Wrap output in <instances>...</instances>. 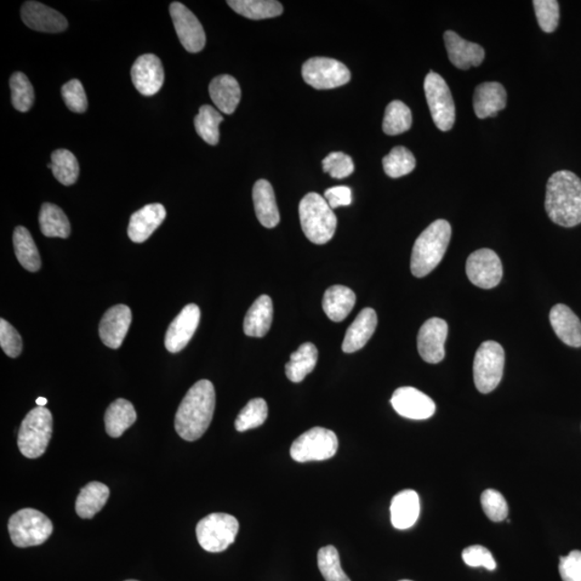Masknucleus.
Masks as SVG:
<instances>
[{
	"mask_svg": "<svg viewBox=\"0 0 581 581\" xmlns=\"http://www.w3.org/2000/svg\"><path fill=\"white\" fill-rule=\"evenodd\" d=\"M215 391L212 381L199 380L187 391L175 419V429L182 440L195 442L208 430L214 418Z\"/></svg>",
	"mask_w": 581,
	"mask_h": 581,
	"instance_id": "f257e3e1",
	"label": "nucleus"
},
{
	"mask_svg": "<svg viewBox=\"0 0 581 581\" xmlns=\"http://www.w3.org/2000/svg\"><path fill=\"white\" fill-rule=\"evenodd\" d=\"M545 208L554 224L574 227L581 224V180L568 170L552 175L547 184Z\"/></svg>",
	"mask_w": 581,
	"mask_h": 581,
	"instance_id": "f03ea898",
	"label": "nucleus"
},
{
	"mask_svg": "<svg viewBox=\"0 0 581 581\" xmlns=\"http://www.w3.org/2000/svg\"><path fill=\"white\" fill-rule=\"evenodd\" d=\"M452 238V226L446 220H436L421 233L414 244L410 270L417 278L434 271L445 255Z\"/></svg>",
	"mask_w": 581,
	"mask_h": 581,
	"instance_id": "7ed1b4c3",
	"label": "nucleus"
},
{
	"mask_svg": "<svg viewBox=\"0 0 581 581\" xmlns=\"http://www.w3.org/2000/svg\"><path fill=\"white\" fill-rule=\"evenodd\" d=\"M299 212L301 229L311 243L324 244L333 238L338 218L320 194H307L300 201Z\"/></svg>",
	"mask_w": 581,
	"mask_h": 581,
	"instance_id": "20e7f679",
	"label": "nucleus"
},
{
	"mask_svg": "<svg viewBox=\"0 0 581 581\" xmlns=\"http://www.w3.org/2000/svg\"><path fill=\"white\" fill-rule=\"evenodd\" d=\"M53 432V417L50 410L36 407L26 414L19 431L18 446L28 459L42 457L49 446Z\"/></svg>",
	"mask_w": 581,
	"mask_h": 581,
	"instance_id": "39448f33",
	"label": "nucleus"
},
{
	"mask_svg": "<svg viewBox=\"0 0 581 581\" xmlns=\"http://www.w3.org/2000/svg\"><path fill=\"white\" fill-rule=\"evenodd\" d=\"M8 529L14 545L27 548L47 542L53 532V524L43 512L24 509L11 516Z\"/></svg>",
	"mask_w": 581,
	"mask_h": 581,
	"instance_id": "423d86ee",
	"label": "nucleus"
},
{
	"mask_svg": "<svg viewBox=\"0 0 581 581\" xmlns=\"http://www.w3.org/2000/svg\"><path fill=\"white\" fill-rule=\"evenodd\" d=\"M239 522L227 514H212L197 523L196 538L199 545L208 552H222L235 542Z\"/></svg>",
	"mask_w": 581,
	"mask_h": 581,
	"instance_id": "0eeeda50",
	"label": "nucleus"
},
{
	"mask_svg": "<svg viewBox=\"0 0 581 581\" xmlns=\"http://www.w3.org/2000/svg\"><path fill=\"white\" fill-rule=\"evenodd\" d=\"M505 352L497 341L488 340L478 348L474 360V381L477 390L487 395L497 389L502 380Z\"/></svg>",
	"mask_w": 581,
	"mask_h": 581,
	"instance_id": "6e6552de",
	"label": "nucleus"
},
{
	"mask_svg": "<svg viewBox=\"0 0 581 581\" xmlns=\"http://www.w3.org/2000/svg\"><path fill=\"white\" fill-rule=\"evenodd\" d=\"M338 449V440L335 433L317 426L296 438L290 453L296 462L304 463L333 458Z\"/></svg>",
	"mask_w": 581,
	"mask_h": 581,
	"instance_id": "1a4fd4ad",
	"label": "nucleus"
},
{
	"mask_svg": "<svg viewBox=\"0 0 581 581\" xmlns=\"http://www.w3.org/2000/svg\"><path fill=\"white\" fill-rule=\"evenodd\" d=\"M424 92L436 128L448 132L455 122V105L447 82L431 71L424 80Z\"/></svg>",
	"mask_w": 581,
	"mask_h": 581,
	"instance_id": "9d476101",
	"label": "nucleus"
},
{
	"mask_svg": "<svg viewBox=\"0 0 581 581\" xmlns=\"http://www.w3.org/2000/svg\"><path fill=\"white\" fill-rule=\"evenodd\" d=\"M304 81L317 90H330L350 81L351 73L343 62L328 58H313L301 68Z\"/></svg>",
	"mask_w": 581,
	"mask_h": 581,
	"instance_id": "9b49d317",
	"label": "nucleus"
},
{
	"mask_svg": "<svg viewBox=\"0 0 581 581\" xmlns=\"http://www.w3.org/2000/svg\"><path fill=\"white\" fill-rule=\"evenodd\" d=\"M466 273L474 286L493 289L502 281V262L491 249L477 250L467 259Z\"/></svg>",
	"mask_w": 581,
	"mask_h": 581,
	"instance_id": "f8f14e48",
	"label": "nucleus"
},
{
	"mask_svg": "<svg viewBox=\"0 0 581 581\" xmlns=\"http://www.w3.org/2000/svg\"><path fill=\"white\" fill-rule=\"evenodd\" d=\"M169 11L176 35L184 48L191 53L201 52L206 44V35L195 14L178 2L170 5Z\"/></svg>",
	"mask_w": 581,
	"mask_h": 581,
	"instance_id": "ddd939ff",
	"label": "nucleus"
},
{
	"mask_svg": "<svg viewBox=\"0 0 581 581\" xmlns=\"http://www.w3.org/2000/svg\"><path fill=\"white\" fill-rule=\"evenodd\" d=\"M391 404L395 412L412 420L430 419L436 405L430 396L413 386H402L393 393Z\"/></svg>",
	"mask_w": 581,
	"mask_h": 581,
	"instance_id": "4468645a",
	"label": "nucleus"
},
{
	"mask_svg": "<svg viewBox=\"0 0 581 581\" xmlns=\"http://www.w3.org/2000/svg\"><path fill=\"white\" fill-rule=\"evenodd\" d=\"M448 324L441 318H431L421 327L418 334V351L421 357L430 364L440 363L445 358V343Z\"/></svg>",
	"mask_w": 581,
	"mask_h": 581,
	"instance_id": "2eb2a0df",
	"label": "nucleus"
},
{
	"mask_svg": "<svg viewBox=\"0 0 581 581\" xmlns=\"http://www.w3.org/2000/svg\"><path fill=\"white\" fill-rule=\"evenodd\" d=\"M199 321H201L199 307L195 304L186 305L170 323L165 336L167 349L172 353L184 350L195 334Z\"/></svg>",
	"mask_w": 581,
	"mask_h": 581,
	"instance_id": "dca6fc26",
	"label": "nucleus"
},
{
	"mask_svg": "<svg viewBox=\"0 0 581 581\" xmlns=\"http://www.w3.org/2000/svg\"><path fill=\"white\" fill-rule=\"evenodd\" d=\"M132 318V310L127 305L113 306L105 312L100 324V338L108 348L119 349L122 346Z\"/></svg>",
	"mask_w": 581,
	"mask_h": 581,
	"instance_id": "f3484780",
	"label": "nucleus"
},
{
	"mask_svg": "<svg viewBox=\"0 0 581 581\" xmlns=\"http://www.w3.org/2000/svg\"><path fill=\"white\" fill-rule=\"evenodd\" d=\"M130 73L135 88L142 95H155L163 87L164 68L161 60L155 54L139 56L134 62Z\"/></svg>",
	"mask_w": 581,
	"mask_h": 581,
	"instance_id": "a211bd4d",
	"label": "nucleus"
},
{
	"mask_svg": "<svg viewBox=\"0 0 581 581\" xmlns=\"http://www.w3.org/2000/svg\"><path fill=\"white\" fill-rule=\"evenodd\" d=\"M21 16L26 26L37 32L56 33L66 31L68 27L64 15L38 2L23 5Z\"/></svg>",
	"mask_w": 581,
	"mask_h": 581,
	"instance_id": "6ab92c4d",
	"label": "nucleus"
},
{
	"mask_svg": "<svg viewBox=\"0 0 581 581\" xmlns=\"http://www.w3.org/2000/svg\"><path fill=\"white\" fill-rule=\"evenodd\" d=\"M443 40L450 62L459 70L467 71L471 67L480 66L483 62L484 50L481 45L467 42L452 31H447Z\"/></svg>",
	"mask_w": 581,
	"mask_h": 581,
	"instance_id": "aec40b11",
	"label": "nucleus"
},
{
	"mask_svg": "<svg viewBox=\"0 0 581 581\" xmlns=\"http://www.w3.org/2000/svg\"><path fill=\"white\" fill-rule=\"evenodd\" d=\"M167 218V209L161 204L147 205L130 216L129 237L136 243H145Z\"/></svg>",
	"mask_w": 581,
	"mask_h": 581,
	"instance_id": "412c9836",
	"label": "nucleus"
},
{
	"mask_svg": "<svg viewBox=\"0 0 581 581\" xmlns=\"http://www.w3.org/2000/svg\"><path fill=\"white\" fill-rule=\"evenodd\" d=\"M552 329L564 344L579 348L581 347V322L567 305L552 307L549 315Z\"/></svg>",
	"mask_w": 581,
	"mask_h": 581,
	"instance_id": "4be33fe9",
	"label": "nucleus"
},
{
	"mask_svg": "<svg viewBox=\"0 0 581 581\" xmlns=\"http://www.w3.org/2000/svg\"><path fill=\"white\" fill-rule=\"evenodd\" d=\"M377 313L372 309H364L347 329L343 351L353 353L361 350L367 344V341L372 338L376 328H377Z\"/></svg>",
	"mask_w": 581,
	"mask_h": 581,
	"instance_id": "5701e85b",
	"label": "nucleus"
},
{
	"mask_svg": "<svg viewBox=\"0 0 581 581\" xmlns=\"http://www.w3.org/2000/svg\"><path fill=\"white\" fill-rule=\"evenodd\" d=\"M507 104V93L502 84L486 82L478 87L474 93V110L480 119L497 116Z\"/></svg>",
	"mask_w": 581,
	"mask_h": 581,
	"instance_id": "b1692460",
	"label": "nucleus"
},
{
	"mask_svg": "<svg viewBox=\"0 0 581 581\" xmlns=\"http://www.w3.org/2000/svg\"><path fill=\"white\" fill-rule=\"evenodd\" d=\"M253 204L260 224L266 229H273L281 222L275 192L269 181L261 179L253 186Z\"/></svg>",
	"mask_w": 581,
	"mask_h": 581,
	"instance_id": "393cba45",
	"label": "nucleus"
},
{
	"mask_svg": "<svg viewBox=\"0 0 581 581\" xmlns=\"http://www.w3.org/2000/svg\"><path fill=\"white\" fill-rule=\"evenodd\" d=\"M391 522L397 529H407L414 526L420 515V499L414 490H404L397 493L391 502Z\"/></svg>",
	"mask_w": 581,
	"mask_h": 581,
	"instance_id": "a878e982",
	"label": "nucleus"
},
{
	"mask_svg": "<svg viewBox=\"0 0 581 581\" xmlns=\"http://www.w3.org/2000/svg\"><path fill=\"white\" fill-rule=\"evenodd\" d=\"M273 317L272 301L269 295H262L254 301L244 317L243 332L250 338H264L270 332Z\"/></svg>",
	"mask_w": 581,
	"mask_h": 581,
	"instance_id": "bb28decb",
	"label": "nucleus"
},
{
	"mask_svg": "<svg viewBox=\"0 0 581 581\" xmlns=\"http://www.w3.org/2000/svg\"><path fill=\"white\" fill-rule=\"evenodd\" d=\"M214 104L225 115H232L241 101L242 90L237 80L229 75L215 77L209 85Z\"/></svg>",
	"mask_w": 581,
	"mask_h": 581,
	"instance_id": "cd10ccee",
	"label": "nucleus"
},
{
	"mask_svg": "<svg viewBox=\"0 0 581 581\" xmlns=\"http://www.w3.org/2000/svg\"><path fill=\"white\" fill-rule=\"evenodd\" d=\"M357 301L355 292L344 286H333L327 290L323 296V310L329 320L333 322L344 321L352 311Z\"/></svg>",
	"mask_w": 581,
	"mask_h": 581,
	"instance_id": "c85d7f7f",
	"label": "nucleus"
},
{
	"mask_svg": "<svg viewBox=\"0 0 581 581\" xmlns=\"http://www.w3.org/2000/svg\"><path fill=\"white\" fill-rule=\"evenodd\" d=\"M110 490L106 484L92 481L80 491L76 500V512L82 519H92L110 499Z\"/></svg>",
	"mask_w": 581,
	"mask_h": 581,
	"instance_id": "c756f323",
	"label": "nucleus"
},
{
	"mask_svg": "<svg viewBox=\"0 0 581 581\" xmlns=\"http://www.w3.org/2000/svg\"><path fill=\"white\" fill-rule=\"evenodd\" d=\"M137 414L133 404L124 398L113 402L105 414L107 434L119 438L136 423Z\"/></svg>",
	"mask_w": 581,
	"mask_h": 581,
	"instance_id": "7c9ffc66",
	"label": "nucleus"
},
{
	"mask_svg": "<svg viewBox=\"0 0 581 581\" xmlns=\"http://www.w3.org/2000/svg\"><path fill=\"white\" fill-rule=\"evenodd\" d=\"M318 362L317 347L305 343L292 353L286 366V374L290 381L300 384L315 369Z\"/></svg>",
	"mask_w": 581,
	"mask_h": 581,
	"instance_id": "2f4dec72",
	"label": "nucleus"
},
{
	"mask_svg": "<svg viewBox=\"0 0 581 581\" xmlns=\"http://www.w3.org/2000/svg\"><path fill=\"white\" fill-rule=\"evenodd\" d=\"M227 5L250 20L276 18L283 13L282 5L275 0H230Z\"/></svg>",
	"mask_w": 581,
	"mask_h": 581,
	"instance_id": "473e14b6",
	"label": "nucleus"
},
{
	"mask_svg": "<svg viewBox=\"0 0 581 581\" xmlns=\"http://www.w3.org/2000/svg\"><path fill=\"white\" fill-rule=\"evenodd\" d=\"M40 230L44 236L68 238L71 227L64 212L56 205L45 203L39 214Z\"/></svg>",
	"mask_w": 581,
	"mask_h": 581,
	"instance_id": "72a5a7b5",
	"label": "nucleus"
},
{
	"mask_svg": "<svg viewBox=\"0 0 581 581\" xmlns=\"http://www.w3.org/2000/svg\"><path fill=\"white\" fill-rule=\"evenodd\" d=\"M16 259L28 271L35 272L42 267L39 252L31 233L24 226H18L14 233Z\"/></svg>",
	"mask_w": 581,
	"mask_h": 581,
	"instance_id": "f704fd0d",
	"label": "nucleus"
},
{
	"mask_svg": "<svg viewBox=\"0 0 581 581\" xmlns=\"http://www.w3.org/2000/svg\"><path fill=\"white\" fill-rule=\"evenodd\" d=\"M48 167L52 170L56 180L66 186L76 184L80 167L73 153L66 149L56 150L51 156V163Z\"/></svg>",
	"mask_w": 581,
	"mask_h": 581,
	"instance_id": "c9c22d12",
	"label": "nucleus"
},
{
	"mask_svg": "<svg viewBox=\"0 0 581 581\" xmlns=\"http://www.w3.org/2000/svg\"><path fill=\"white\" fill-rule=\"evenodd\" d=\"M224 117L219 111L209 105L199 108L198 115L194 119V125L199 137L208 145H218L220 139V124Z\"/></svg>",
	"mask_w": 581,
	"mask_h": 581,
	"instance_id": "e433bc0d",
	"label": "nucleus"
},
{
	"mask_svg": "<svg viewBox=\"0 0 581 581\" xmlns=\"http://www.w3.org/2000/svg\"><path fill=\"white\" fill-rule=\"evenodd\" d=\"M413 125V115L403 101L395 100L387 105L383 129L389 136H396L407 132Z\"/></svg>",
	"mask_w": 581,
	"mask_h": 581,
	"instance_id": "4c0bfd02",
	"label": "nucleus"
},
{
	"mask_svg": "<svg viewBox=\"0 0 581 581\" xmlns=\"http://www.w3.org/2000/svg\"><path fill=\"white\" fill-rule=\"evenodd\" d=\"M383 164L385 173L396 179L414 172L415 158L407 148L395 147L384 157Z\"/></svg>",
	"mask_w": 581,
	"mask_h": 581,
	"instance_id": "58836bf2",
	"label": "nucleus"
},
{
	"mask_svg": "<svg viewBox=\"0 0 581 581\" xmlns=\"http://www.w3.org/2000/svg\"><path fill=\"white\" fill-rule=\"evenodd\" d=\"M269 415V406L263 398H253L243 407L235 421L238 432H246L256 429L265 424Z\"/></svg>",
	"mask_w": 581,
	"mask_h": 581,
	"instance_id": "ea45409f",
	"label": "nucleus"
},
{
	"mask_svg": "<svg viewBox=\"0 0 581 581\" xmlns=\"http://www.w3.org/2000/svg\"><path fill=\"white\" fill-rule=\"evenodd\" d=\"M11 100L16 110L27 112L31 110L35 93L33 85L23 72H14L10 78Z\"/></svg>",
	"mask_w": 581,
	"mask_h": 581,
	"instance_id": "a19ab883",
	"label": "nucleus"
},
{
	"mask_svg": "<svg viewBox=\"0 0 581 581\" xmlns=\"http://www.w3.org/2000/svg\"><path fill=\"white\" fill-rule=\"evenodd\" d=\"M318 567L327 581H351L341 568L339 554L334 546L323 547L319 550Z\"/></svg>",
	"mask_w": 581,
	"mask_h": 581,
	"instance_id": "79ce46f5",
	"label": "nucleus"
},
{
	"mask_svg": "<svg viewBox=\"0 0 581 581\" xmlns=\"http://www.w3.org/2000/svg\"><path fill=\"white\" fill-rule=\"evenodd\" d=\"M538 25L545 33H554L559 25L560 7L556 0H534Z\"/></svg>",
	"mask_w": 581,
	"mask_h": 581,
	"instance_id": "37998d69",
	"label": "nucleus"
},
{
	"mask_svg": "<svg viewBox=\"0 0 581 581\" xmlns=\"http://www.w3.org/2000/svg\"><path fill=\"white\" fill-rule=\"evenodd\" d=\"M481 506L484 514L493 522H500L509 516V505L503 494L497 490L488 489L481 494Z\"/></svg>",
	"mask_w": 581,
	"mask_h": 581,
	"instance_id": "c03bdc74",
	"label": "nucleus"
},
{
	"mask_svg": "<svg viewBox=\"0 0 581 581\" xmlns=\"http://www.w3.org/2000/svg\"><path fill=\"white\" fill-rule=\"evenodd\" d=\"M62 99L65 104L72 112L83 113L88 110V97L81 82L77 79L71 80L70 82L62 85Z\"/></svg>",
	"mask_w": 581,
	"mask_h": 581,
	"instance_id": "a18cd8bd",
	"label": "nucleus"
},
{
	"mask_svg": "<svg viewBox=\"0 0 581 581\" xmlns=\"http://www.w3.org/2000/svg\"><path fill=\"white\" fill-rule=\"evenodd\" d=\"M323 170L332 178L344 179L355 172V164L349 156L343 152L330 153L323 159Z\"/></svg>",
	"mask_w": 581,
	"mask_h": 581,
	"instance_id": "49530a36",
	"label": "nucleus"
},
{
	"mask_svg": "<svg viewBox=\"0 0 581 581\" xmlns=\"http://www.w3.org/2000/svg\"><path fill=\"white\" fill-rule=\"evenodd\" d=\"M0 346L9 357H18L21 355L23 343L18 332L5 319L0 320Z\"/></svg>",
	"mask_w": 581,
	"mask_h": 581,
	"instance_id": "de8ad7c7",
	"label": "nucleus"
},
{
	"mask_svg": "<svg viewBox=\"0 0 581 581\" xmlns=\"http://www.w3.org/2000/svg\"><path fill=\"white\" fill-rule=\"evenodd\" d=\"M462 557L466 566L471 567H482L489 571H494L497 568V562H495L491 552L481 545L471 546L464 549Z\"/></svg>",
	"mask_w": 581,
	"mask_h": 581,
	"instance_id": "09e8293b",
	"label": "nucleus"
},
{
	"mask_svg": "<svg viewBox=\"0 0 581 581\" xmlns=\"http://www.w3.org/2000/svg\"><path fill=\"white\" fill-rule=\"evenodd\" d=\"M559 572L563 581H581V551L561 557Z\"/></svg>",
	"mask_w": 581,
	"mask_h": 581,
	"instance_id": "8fccbe9b",
	"label": "nucleus"
},
{
	"mask_svg": "<svg viewBox=\"0 0 581 581\" xmlns=\"http://www.w3.org/2000/svg\"><path fill=\"white\" fill-rule=\"evenodd\" d=\"M324 198L332 209L349 206L352 203V192L350 187L345 186L330 187L324 193Z\"/></svg>",
	"mask_w": 581,
	"mask_h": 581,
	"instance_id": "3c124183",
	"label": "nucleus"
},
{
	"mask_svg": "<svg viewBox=\"0 0 581 581\" xmlns=\"http://www.w3.org/2000/svg\"><path fill=\"white\" fill-rule=\"evenodd\" d=\"M36 403L39 407H44L45 404H48V400L47 398H44V397H39L37 398Z\"/></svg>",
	"mask_w": 581,
	"mask_h": 581,
	"instance_id": "603ef678",
	"label": "nucleus"
},
{
	"mask_svg": "<svg viewBox=\"0 0 581 581\" xmlns=\"http://www.w3.org/2000/svg\"><path fill=\"white\" fill-rule=\"evenodd\" d=\"M127 581H138V580H133V579H130V580H127Z\"/></svg>",
	"mask_w": 581,
	"mask_h": 581,
	"instance_id": "864d4df0",
	"label": "nucleus"
},
{
	"mask_svg": "<svg viewBox=\"0 0 581 581\" xmlns=\"http://www.w3.org/2000/svg\"><path fill=\"white\" fill-rule=\"evenodd\" d=\"M400 581H412V580H400Z\"/></svg>",
	"mask_w": 581,
	"mask_h": 581,
	"instance_id": "5fc2aeb1",
	"label": "nucleus"
}]
</instances>
